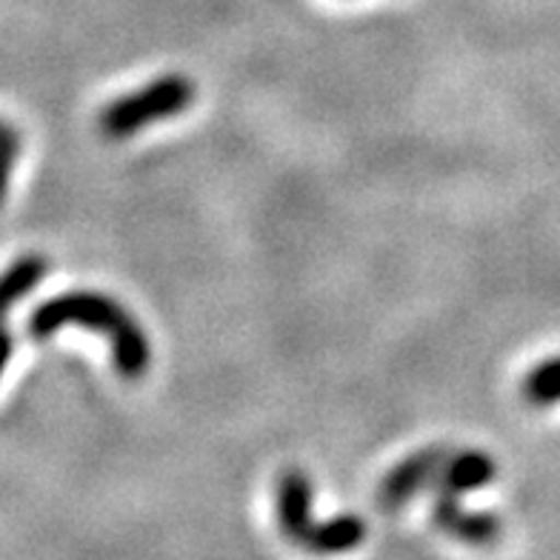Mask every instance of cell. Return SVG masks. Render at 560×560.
I'll return each instance as SVG.
<instances>
[{
	"mask_svg": "<svg viewBox=\"0 0 560 560\" xmlns=\"http://www.w3.org/2000/svg\"><path fill=\"white\" fill-rule=\"evenodd\" d=\"M67 324L104 335L109 340L112 363L118 369V375L138 381L152 366L149 335L135 320L132 312L120 306L115 298L101 295V292H67V295L49 298L26 317V332L35 340H46Z\"/></svg>",
	"mask_w": 560,
	"mask_h": 560,
	"instance_id": "cell-1",
	"label": "cell"
},
{
	"mask_svg": "<svg viewBox=\"0 0 560 560\" xmlns=\"http://www.w3.org/2000/svg\"><path fill=\"white\" fill-rule=\"evenodd\" d=\"M312 480L301 469H289L275 487V515L280 532L289 540L306 546L310 552H347L366 538V524L358 515H338L317 524L312 512Z\"/></svg>",
	"mask_w": 560,
	"mask_h": 560,
	"instance_id": "cell-2",
	"label": "cell"
},
{
	"mask_svg": "<svg viewBox=\"0 0 560 560\" xmlns=\"http://www.w3.org/2000/svg\"><path fill=\"white\" fill-rule=\"evenodd\" d=\"M195 95H198V86L186 74H161V78H155L143 89L132 92V95L115 97L101 112L97 124H101V132L106 138H132V135L143 132L147 126L158 124V120L184 115L195 104Z\"/></svg>",
	"mask_w": 560,
	"mask_h": 560,
	"instance_id": "cell-3",
	"label": "cell"
},
{
	"mask_svg": "<svg viewBox=\"0 0 560 560\" xmlns=\"http://www.w3.org/2000/svg\"><path fill=\"white\" fill-rule=\"evenodd\" d=\"M452 452L446 446H427V450L415 452V455L404 457L395 469L381 483V501L386 509H400L406 503L418 498L423 489L435 487L438 475L443 472V466L450 460Z\"/></svg>",
	"mask_w": 560,
	"mask_h": 560,
	"instance_id": "cell-4",
	"label": "cell"
},
{
	"mask_svg": "<svg viewBox=\"0 0 560 560\" xmlns=\"http://www.w3.org/2000/svg\"><path fill=\"white\" fill-rule=\"evenodd\" d=\"M432 521L452 538L464 540L469 546H489L501 538V517L494 512H472L460 506V498L435 494L432 503Z\"/></svg>",
	"mask_w": 560,
	"mask_h": 560,
	"instance_id": "cell-5",
	"label": "cell"
},
{
	"mask_svg": "<svg viewBox=\"0 0 560 560\" xmlns=\"http://www.w3.org/2000/svg\"><path fill=\"white\" fill-rule=\"evenodd\" d=\"M498 475V466L483 452H452L443 472L435 480V494H450V498H464L466 492L489 487Z\"/></svg>",
	"mask_w": 560,
	"mask_h": 560,
	"instance_id": "cell-6",
	"label": "cell"
},
{
	"mask_svg": "<svg viewBox=\"0 0 560 560\" xmlns=\"http://www.w3.org/2000/svg\"><path fill=\"white\" fill-rule=\"evenodd\" d=\"M49 272V264L40 255H30V258H21L15 264L9 266L7 272L0 275V324H3V317L12 312L18 301L30 295L32 289L40 283Z\"/></svg>",
	"mask_w": 560,
	"mask_h": 560,
	"instance_id": "cell-7",
	"label": "cell"
},
{
	"mask_svg": "<svg viewBox=\"0 0 560 560\" xmlns=\"http://www.w3.org/2000/svg\"><path fill=\"white\" fill-rule=\"evenodd\" d=\"M524 398L535 406L560 404V354L538 363L524 377Z\"/></svg>",
	"mask_w": 560,
	"mask_h": 560,
	"instance_id": "cell-8",
	"label": "cell"
},
{
	"mask_svg": "<svg viewBox=\"0 0 560 560\" xmlns=\"http://www.w3.org/2000/svg\"><path fill=\"white\" fill-rule=\"evenodd\" d=\"M18 152H21V138H18L12 126L0 120V203H3V198L9 192V184H12Z\"/></svg>",
	"mask_w": 560,
	"mask_h": 560,
	"instance_id": "cell-9",
	"label": "cell"
},
{
	"mask_svg": "<svg viewBox=\"0 0 560 560\" xmlns=\"http://www.w3.org/2000/svg\"><path fill=\"white\" fill-rule=\"evenodd\" d=\"M12 349H15L12 332H9L7 326L0 324V377H3V372H7L9 361H12Z\"/></svg>",
	"mask_w": 560,
	"mask_h": 560,
	"instance_id": "cell-10",
	"label": "cell"
}]
</instances>
